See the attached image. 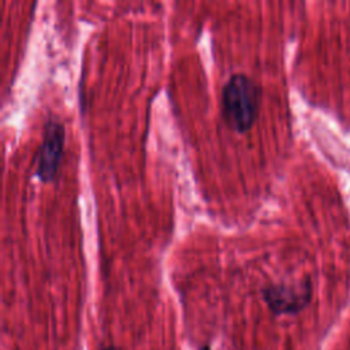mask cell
<instances>
[{
  "mask_svg": "<svg viewBox=\"0 0 350 350\" xmlns=\"http://www.w3.org/2000/svg\"><path fill=\"white\" fill-rule=\"evenodd\" d=\"M100 350H122V349L118 347V346L111 345V346H105V347H103V349H100Z\"/></svg>",
  "mask_w": 350,
  "mask_h": 350,
  "instance_id": "obj_4",
  "label": "cell"
},
{
  "mask_svg": "<svg viewBox=\"0 0 350 350\" xmlns=\"http://www.w3.org/2000/svg\"><path fill=\"white\" fill-rule=\"evenodd\" d=\"M261 295L275 316L297 314L310 302L312 286L308 279L298 283H272L262 287Z\"/></svg>",
  "mask_w": 350,
  "mask_h": 350,
  "instance_id": "obj_2",
  "label": "cell"
},
{
  "mask_svg": "<svg viewBox=\"0 0 350 350\" xmlns=\"http://www.w3.org/2000/svg\"><path fill=\"white\" fill-rule=\"evenodd\" d=\"M198 350H212V349H211V346H209V345H202Z\"/></svg>",
  "mask_w": 350,
  "mask_h": 350,
  "instance_id": "obj_5",
  "label": "cell"
},
{
  "mask_svg": "<svg viewBox=\"0 0 350 350\" xmlns=\"http://www.w3.org/2000/svg\"><path fill=\"white\" fill-rule=\"evenodd\" d=\"M64 127L57 119H49L44 124L42 139L34 157L36 175L42 182L55 179L63 154Z\"/></svg>",
  "mask_w": 350,
  "mask_h": 350,
  "instance_id": "obj_3",
  "label": "cell"
},
{
  "mask_svg": "<svg viewBox=\"0 0 350 350\" xmlns=\"http://www.w3.org/2000/svg\"><path fill=\"white\" fill-rule=\"evenodd\" d=\"M260 88L245 72H234L221 88L220 105L227 124L237 133L247 131L258 112Z\"/></svg>",
  "mask_w": 350,
  "mask_h": 350,
  "instance_id": "obj_1",
  "label": "cell"
}]
</instances>
